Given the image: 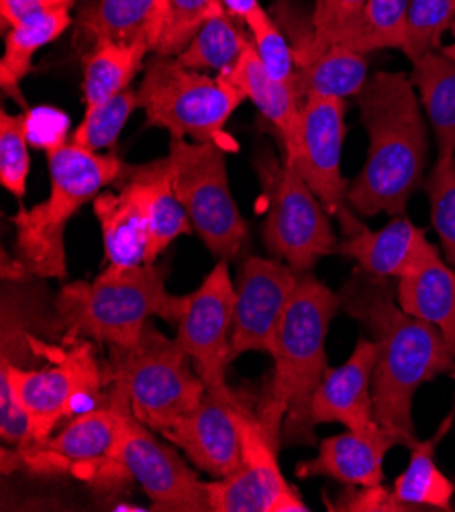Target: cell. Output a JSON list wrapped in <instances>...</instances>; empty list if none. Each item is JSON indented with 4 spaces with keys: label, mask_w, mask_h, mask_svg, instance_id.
<instances>
[{
    "label": "cell",
    "mask_w": 455,
    "mask_h": 512,
    "mask_svg": "<svg viewBox=\"0 0 455 512\" xmlns=\"http://www.w3.org/2000/svg\"><path fill=\"white\" fill-rule=\"evenodd\" d=\"M131 411L123 396L105 386L92 411L76 415L58 433L25 447H3V474L27 470L37 476L72 474L96 488H119L131 478L121 462V441Z\"/></svg>",
    "instance_id": "52a82bcc"
},
{
    "label": "cell",
    "mask_w": 455,
    "mask_h": 512,
    "mask_svg": "<svg viewBox=\"0 0 455 512\" xmlns=\"http://www.w3.org/2000/svg\"><path fill=\"white\" fill-rule=\"evenodd\" d=\"M66 115L54 109H35L27 113L29 141L43 151L54 149L66 143Z\"/></svg>",
    "instance_id": "60d3db41"
},
{
    "label": "cell",
    "mask_w": 455,
    "mask_h": 512,
    "mask_svg": "<svg viewBox=\"0 0 455 512\" xmlns=\"http://www.w3.org/2000/svg\"><path fill=\"white\" fill-rule=\"evenodd\" d=\"M258 174L268 200L264 223L266 249L298 274H307L325 255L337 253L331 215L288 160H258Z\"/></svg>",
    "instance_id": "8fae6325"
},
{
    "label": "cell",
    "mask_w": 455,
    "mask_h": 512,
    "mask_svg": "<svg viewBox=\"0 0 455 512\" xmlns=\"http://www.w3.org/2000/svg\"><path fill=\"white\" fill-rule=\"evenodd\" d=\"M145 43H96L84 58V102L86 107H96L113 96L129 90V84L139 70L145 68L149 54Z\"/></svg>",
    "instance_id": "f546056e"
},
{
    "label": "cell",
    "mask_w": 455,
    "mask_h": 512,
    "mask_svg": "<svg viewBox=\"0 0 455 512\" xmlns=\"http://www.w3.org/2000/svg\"><path fill=\"white\" fill-rule=\"evenodd\" d=\"M139 107L145 127H160L174 137L198 143L215 141L231 149L223 133L227 121L245 100L227 76L186 68L178 58L151 56L139 84Z\"/></svg>",
    "instance_id": "ba28073f"
},
{
    "label": "cell",
    "mask_w": 455,
    "mask_h": 512,
    "mask_svg": "<svg viewBox=\"0 0 455 512\" xmlns=\"http://www.w3.org/2000/svg\"><path fill=\"white\" fill-rule=\"evenodd\" d=\"M127 176L135 182L145 202L149 217V264H156L178 237L192 233L190 219L174 188L170 156L127 166Z\"/></svg>",
    "instance_id": "cb8c5ba5"
},
{
    "label": "cell",
    "mask_w": 455,
    "mask_h": 512,
    "mask_svg": "<svg viewBox=\"0 0 455 512\" xmlns=\"http://www.w3.org/2000/svg\"><path fill=\"white\" fill-rule=\"evenodd\" d=\"M117 190L100 192L92 200L94 215L103 231L105 258L113 268H135L149 264V217L143 196L127 176Z\"/></svg>",
    "instance_id": "44dd1931"
},
{
    "label": "cell",
    "mask_w": 455,
    "mask_h": 512,
    "mask_svg": "<svg viewBox=\"0 0 455 512\" xmlns=\"http://www.w3.org/2000/svg\"><path fill=\"white\" fill-rule=\"evenodd\" d=\"M329 510L339 512H411L394 490L378 486H347L335 500H327Z\"/></svg>",
    "instance_id": "ab89813d"
},
{
    "label": "cell",
    "mask_w": 455,
    "mask_h": 512,
    "mask_svg": "<svg viewBox=\"0 0 455 512\" xmlns=\"http://www.w3.org/2000/svg\"><path fill=\"white\" fill-rule=\"evenodd\" d=\"M300 274L282 260L247 255L235 280V317L231 333V362L260 351L270 353L286 306Z\"/></svg>",
    "instance_id": "2e32d148"
},
{
    "label": "cell",
    "mask_w": 455,
    "mask_h": 512,
    "mask_svg": "<svg viewBox=\"0 0 455 512\" xmlns=\"http://www.w3.org/2000/svg\"><path fill=\"white\" fill-rule=\"evenodd\" d=\"M278 447L258 417V408L243 417L241 462L237 470L207 482L211 512H305L296 488L278 466Z\"/></svg>",
    "instance_id": "7c38bea8"
},
{
    "label": "cell",
    "mask_w": 455,
    "mask_h": 512,
    "mask_svg": "<svg viewBox=\"0 0 455 512\" xmlns=\"http://www.w3.org/2000/svg\"><path fill=\"white\" fill-rule=\"evenodd\" d=\"M27 115L0 113V182L13 196L23 198L31 172Z\"/></svg>",
    "instance_id": "f35d334b"
},
{
    "label": "cell",
    "mask_w": 455,
    "mask_h": 512,
    "mask_svg": "<svg viewBox=\"0 0 455 512\" xmlns=\"http://www.w3.org/2000/svg\"><path fill=\"white\" fill-rule=\"evenodd\" d=\"M368 0H317L311 21H302L292 9L282 15V31L311 47H331L341 41L349 27L358 21Z\"/></svg>",
    "instance_id": "d6a6232c"
},
{
    "label": "cell",
    "mask_w": 455,
    "mask_h": 512,
    "mask_svg": "<svg viewBox=\"0 0 455 512\" xmlns=\"http://www.w3.org/2000/svg\"><path fill=\"white\" fill-rule=\"evenodd\" d=\"M45 9H54V11H70L76 0H41Z\"/></svg>",
    "instance_id": "ee69618b"
},
{
    "label": "cell",
    "mask_w": 455,
    "mask_h": 512,
    "mask_svg": "<svg viewBox=\"0 0 455 512\" xmlns=\"http://www.w3.org/2000/svg\"><path fill=\"white\" fill-rule=\"evenodd\" d=\"M245 96L254 102L266 121L274 125L286 151V160H294L300 149L302 100L294 88L274 80L260 62L254 43L247 47L237 68L227 76Z\"/></svg>",
    "instance_id": "603a6c76"
},
{
    "label": "cell",
    "mask_w": 455,
    "mask_h": 512,
    "mask_svg": "<svg viewBox=\"0 0 455 512\" xmlns=\"http://www.w3.org/2000/svg\"><path fill=\"white\" fill-rule=\"evenodd\" d=\"M339 309V294L311 272L300 274L270 351L272 380L258 402L260 421L284 445L317 443L311 406L329 370L325 343Z\"/></svg>",
    "instance_id": "3957f363"
},
{
    "label": "cell",
    "mask_w": 455,
    "mask_h": 512,
    "mask_svg": "<svg viewBox=\"0 0 455 512\" xmlns=\"http://www.w3.org/2000/svg\"><path fill=\"white\" fill-rule=\"evenodd\" d=\"M300 149L294 160L300 176L323 202L327 213L339 221L345 237L366 225L351 211L347 202L349 182L341 172V153L345 139V100L311 96L302 100Z\"/></svg>",
    "instance_id": "4fadbf2b"
},
{
    "label": "cell",
    "mask_w": 455,
    "mask_h": 512,
    "mask_svg": "<svg viewBox=\"0 0 455 512\" xmlns=\"http://www.w3.org/2000/svg\"><path fill=\"white\" fill-rule=\"evenodd\" d=\"M225 15L221 0H168L162 37L151 54L178 58L207 21Z\"/></svg>",
    "instance_id": "e575fe53"
},
{
    "label": "cell",
    "mask_w": 455,
    "mask_h": 512,
    "mask_svg": "<svg viewBox=\"0 0 455 512\" xmlns=\"http://www.w3.org/2000/svg\"><path fill=\"white\" fill-rule=\"evenodd\" d=\"M70 11L43 9L5 33V56L0 60V84L5 94L21 102V82L33 68V58L37 51L52 41H56L70 25Z\"/></svg>",
    "instance_id": "83f0119b"
},
{
    "label": "cell",
    "mask_w": 455,
    "mask_h": 512,
    "mask_svg": "<svg viewBox=\"0 0 455 512\" xmlns=\"http://www.w3.org/2000/svg\"><path fill=\"white\" fill-rule=\"evenodd\" d=\"M400 445L398 437L378 427L374 431H345L319 441V453L296 466L298 478H331L345 486H378L384 480L386 453Z\"/></svg>",
    "instance_id": "ffe728a7"
},
{
    "label": "cell",
    "mask_w": 455,
    "mask_h": 512,
    "mask_svg": "<svg viewBox=\"0 0 455 512\" xmlns=\"http://www.w3.org/2000/svg\"><path fill=\"white\" fill-rule=\"evenodd\" d=\"M455 23V0H409L407 39L402 54L411 62L441 45V37Z\"/></svg>",
    "instance_id": "d590c367"
},
{
    "label": "cell",
    "mask_w": 455,
    "mask_h": 512,
    "mask_svg": "<svg viewBox=\"0 0 455 512\" xmlns=\"http://www.w3.org/2000/svg\"><path fill=\"white\" fill-rule=\"evenodd\" d=\"M451 421L453 413L443 421L439 433L427 441L419 439L411 445V462L392 486L396 498L411 506V510H451L455 484L435 464V447L447 433Z\"/></svg>",
    "instance_id": "f1b7e54d"
},
{
    "label": "cell",
    "mask_w": 455,
    "mask_h": 512,
    "mask_svg": "<svg viewBox=\"0 0 455 512\" xmlns=\"http://www.w3.org/2000/svg\"><path fill=\"white\" fill-rule=\"evenodd\" d=\"M188 304L166 288V270L158 264L113 268L92 282L62 286L54 306L62 343L90 339L107 345H133L151 319L178 325Z\"/></svg>",
    "instance_id": "277c9868"
},
{
    "label": "cell",
    "mask_w": 455,
    "mask_h": 512,
    "mask_svg": "<svg viewBox=\"0 0 455 512\" xmlns=\"http://www.w3.org/2000/svg\"><path fill=\"white\" fill-rule=\"evenodd\" d=\"M235 317V282L227 260L215 264L202 284L188 294L176 325V341L192 360L207 388H225L231 364V333Z\"/></svg>",
    "instance_id": "5bb4252c"
},
{
    "label": "cell",
    "mask_w": 455,
    "mask_h": 512,
    "mask_svg": "<svg viewBox=\"0 0 455 512\" xmlns=\"http://www.w3.org/2000/svg\"><path fill=\"white\" fill-rule=\"evenodd\" d=\"M409 0H368L358 21L337 45L368 56L374 51L400 49L407 39Z\"/></svg>",
    "instance_id": "1f68e13d"
},
{
    "label": "cell",
    "mask_w": 455,
    "mask_h": 512,
    "mask_svg": "<svg viewBox=\"0 0 455 512\" xmlns=\"http://www.w3.org/2000/svg\"><path fill=\"white\" fill-rule=\"evenodd\" d=\"M249 45L251 39L241 31L237 19L225 13L202 25L178 60L192 70L229 76Z\"/></svg>",
    "instance_id": "4dcf8cb0"
},
{
    "label": "cell",
    "mask_w": 455,
    "mask_h": 512,
    "mask_svg": "<svg viewBox=\"0 0 455 512\" xmlns=\"http://www.w3.org/2000/svg\"><path fill=\"white\" fill-rule=\"evenodd\" d=\"M41 0H0V17H3V29L9 31L23 19L43 11Z\"/></svg>",
    "instance_id": "b9f144b4"
},
{
    "label": "cell",
    "mask_w": 455,
    "mask_h": 512,
    "mask_svg": "<svg viewBox=\"0 0 455 512\" xmlns=\"http://www.w3.org/2000/svg\"><path fill=\"white\" fill-rule=\"evenodd\" d=\"M168 17V0H86L78 7V33L96 43H145L154 51Z\"/></svg>",
    "instance_id": "7402d4cb"
},
{
    "label": "cell",
    "mask_w": 455,
    "mask_h": 512,
    "mask_svg": "<svg viewBox=\"0 0 455 512\" xmlns=\"http://www.w3.org/2000/svg\"><path fill=\"white\" fill-rule=\"evenodd\" d=\"M423 188L429 196L431 223L439 235L445 260L455 270V156L437 158Z\"/></svg>",
    "instance_id": "74e56055"
},
{
    "label": "cell",
    "mask_w": 455,
    "mask_h": 512,
    "mask_svg": "<svg viewBox=\"0 0 455 512\" xmlns=\"http://www.w3.org/2000/svg\"><path fill=\"white\" fill-rule=\"evenodd\" d=\"M368 133V158L349 182L347 202L358 217H404L425 184L427 123L413 80L402 72H376L356 96Z\"/></svg>",
    "instance_id": "7a4b0ae2"
},
{
    "label": "cell",
    "mask_w": 455,
    "mask_h": 512,
    "mask_svg": "<svg viewBox=\"0 0 455 512\" xmlns=\"http://www.w3.org/2000/svg\"><path fill=\"white\" fill-rule=\"evenodd\" d=\"M341 309L376 343L374 415L382 429L411 447L417 439L413 398L437 376H455V353L429 323L400 309L392 280L356 270L339 290Z\"/></svg>",
    "instance_id": "6da1fadb"
},
{
    "label": "cell",
    "mask_w": 455,
    "mask_h": 512,
    "mask_svg": "<svg viewBox=\"0 0 455 512\" xmlns=\"http://www.w3.org/2000/svg\"><path fill=\"white\" fill-rule=\"evenodd\" d=\"M258 404L239 388H207L196 411L164 431L190 462L213 478L231 476L241 462L243 417Z\"/></svg>",
    "instance_id": "9a60e30c"
},
{
    "label": "cell",
    "mask_w": 455,
    "mask_h": 512,
    "mask_svg": "<svg viewBox=\"0 0 455 512\" xmlns=\"http://www.w3.org/2000/svg\"><path fill=\"white\" fill-rule=\"evenodd\" d=\"M137 107L139 94L131 88L96 107H86V115L74 129L72 141L96 153L115 151L125 125Z\"/></svg>",
    "instance_id": "836d02e7"
},
{
    "label": "cell",
    "mask_w": 455,
    "mask_h": 512,
    "mask_svg": "<svg viewBox=\"0 0 455 512\" xmlns=\"http://www.w3.org/2000/svg\"><path fill=\"white\" fill-rule=\"evenodd\" d=\"M47 153L49 196L31 209H21L11 223L17 229L15 255L37 280H66V227L86 202L117 184L127 166L115 151L96 153L66 141Z\"/></svg>",
    "instance_id": "5b68a950"
},
{
    "label": "cell",
    "mask_w": 455,
    "mask_h": 512,
    "mask_svg": "<svg viewBox=\"0 0 455 512\" xmlns=\"http://www.w3.org/2000/svg\"><path fill=\"white\" fill-rule=\"evenodd\" d=\"M221 3L225 7L227 15H231L233 19L243 21V23L251 13H256L262 7L260 0H221Z\"/></svg>",
    "instance_id": "7bdbcfd3"
},
{
    "label": "cell",
    "mask_w": 455,
    "mask_h": 512,
    "mask_svg": "<svg viewBox=\"0 0 455 512\" xmlns=\"http://www.w3.org/2000/svg\"><path fill=\"white\" fill-rule=\"evenodd\" d=\"M225 147L184 137L170 139L174 188L192 231L219 260H235L249 245V227L231 194Z\"/></svg>",
    "instance_id": "30bf717a"
},
{
    "label": "cell",
    "mask_w": 455,
    "mask_h": 512,
    "mask_svg": "<svg viewBox=\"0 0 455 512\" xmlns=\"http://www.w3.org/2000/svg\"><path fill=\"white\" fill-rule=\"evenodd\" d=\"M374 368L376 343L360 337L349 360L339 368H329L319 384L311 406L315 425L339 423L360 433L378 429L372 398Z\"/></svg>",
    "instance_id": "ac0fdd59"
},
{
    "label": "cell",
    "mask_w": 455,
    "mask_h": 512,
    "mask_svg": "<svg viewBox=\"0 0 455 512\" xmlns=\"http://www.w3.org/2000/svg\"><path fill=\"white\" fill-rule=\"evenodd\" d=\"M245 25L251 33V43H254L256 54L260 62L264 64L266 72L296 90V64H294V54H292V45L282 31L280 23L272 19L264 7H260L256 13H251L245 19Z\"/></svg>",
    "instance_id": "8d00e7d4"
},
{
    "label": "cell",
    "mask_w": 455,
    "mask_h": 512,
    "mask_svg": "<svg viewBox=\"0 0 455 512\" xmlns=\"http://www.w3.org/2000/svg\"><path fill=\"white\" fill-rule=\"evenodd\" d=\"M292 54L296 64L294 86L300 100L311 96L345 100L358 96L368 82V58L347 47H292Z\"/></svg>",
    "instance_id": "d4e9b609"
},
{
    "label": "cell",
    "mask_w": 455,
    "mask_h": 512,
    "mask_svg": "<svg viewBox=\"0 0 455 512\" xmlns=\"http://www.w3.org/2000/svg\"><path fill=\"white\" fill-rule=\"evenodd\" d=\"M453 29H455V23H453Z\"/></svg>",
    "instance_id": "f6af8a7d"
},
{
    "label": "cell",
    "mask_w": 455,
    "mask_h": 512,
    "mask_svg": "<svg viewBox=\"0 0 455 512\" xmlns=\"http://www.w3.org/2000/svg\"><path fill=\"white\" fill-rule=\"evenodd\" d=\"M121 462L143 488L154 510L211 512L207 482L188 468L174 443H160L154 431L133 415L125 425Z\"/></svg>",
    "instance_id": "e0dca14e"
},
{
    "label": "cell",
    "mask_w": 455,
    "mask_h": 512,
    "mask_svg": "<svg viewBox=\"0 0 455 512\" xmlns=\"http://www.w3.org/2000/svg\"><path fill=\"white\" fill-rule=\"evenodd\" d=\"M411 80L437 141V158L455 156V45L437 47L411 62Z\"/></svg>",
    "instance_id": "4316f807"
},
{
    "label": "cell",
    "mask_w": 455,
    "mask_h": 512,
    "mask_svg": "<svg viewBox=\"0 0 455 512\" xmlns=\"http://www.w3.org/2000/svg\"><path fill=\"white\" fill-rule=\"evenodd\" d=\"M402 311L433 325L455 353V270L435 253L396 284Z\"/></svg>",
    "instance_id": "484cf974"
},
{
    "label": "cell",
    "mask_w": 455,
    "mask_h": 512,
    "mask_svg": "<svg viewBox=\"0 0 455 512\" xmlns=\"http://www.w3.org/2000/svg\"><path fill=\"white\" fill-rule=\"evenodd\" d=\"M337 253L358 264V270L382 278L400 280L413 274L439 249L427 239V233L415 227L407 215L394 217L386 227L370 231L360 229L339 241Z\"/></svg>",
    "instance_id": "d6986e66"
},
{
    "label": "cell",
    "mask_w": 455,
    "mask_h": 512,
    "mask_svg": "<svg viewBox=\"0 0 455 512\" xmlns=\"http://www.w3.org/2000/svg\"><path fill=\"white\" fill-rule=\"evenodd\" d=\"M105 378L131 415L160 435L192 415L207 392L186 351L154 321L133 345H109Z\"/></svg>",
    "instance_id": "8992f818"
},
{
    "label": "cell",
    "mask_w": 455,
    "mask_h": 512,
    "mask_svg": "<svg viewBox=\"0 0 455 512\" xmlns=\"http://www.w3.org/2000/svg\"><path fill=\"white\" fill-rule=\"evenodd\" d=\"M45 347L54 366H0V394L13 392L31 419L33 443L56 433V427L80 413L92 411L105 394V368L96 364L90 339Z\"/></svg>",
    "instance_id": "9c48e42d"
}]
</instances>
